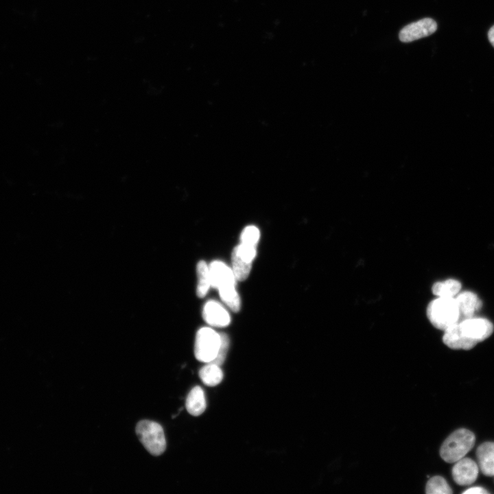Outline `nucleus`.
I'll return each mask as SVG.
<instances>
[{"instance_id": "6ab92c4d", "label": "nucleus", "mask_w": 494, "mask_h": 494, "mask_svg": "<svg viewBox=\"0 0 494 494\" xmlns=\"http://www.w3.org/2000/svg\"><path fill=\"white\" fill-rule=\"evenodd\" d=\"M260 237V232L255 226H248L241 234V243L257 246Z\"/></svg>"}, {"instance_id": "dca6fc26", "label": "nucleus", "mask_w": 494, "mask_h": 494, "mask_svg": "<svg viewBox=\"0 0 494 494\" xmlns=\"http://www.w3.org/2000/svg\"><path fill=\"white\" fill-rule=\"evenodd\" d=\"M198 282L196 293L198 297L203 298L211 287L209 266L204 261H200L197 264Z\"/></svg>"}, {"instance_id": "5701e85b", "label": "nucleus", "mask_w": 494, "mask_h": 494, "mask_svg": "<svg viewBox=\"0 0 494 494\" xmlns=\"http://www.w3.org/2000/svg\"><path fill=\"white\" fill-rule=\"evenodd\" d=\"M488 38L491 45L494 47V25L489 30L488 32Z\"/></svg>"}, {"instance_id": "1a4fd4ad", "label": "nucleus", "mask_w": 494, "mask_h": 494, "mask_svg": "<svg viewBox=\"0 0 494 494\" xmlns=\"http://www.w3.org/2000/svg\"><path fill=\"white\" fill-rule=\"evenodd\" d=\"M204 320L210 325L224 327L231 322L228 312L222 305L215 301H209L202 311Z\"/></svg>"}, {"instance_id": "f03ea898", "label": "nucleus", "mask_w": 494, "mask_h": 494, "mask_svg": "<svg viewBox=\"0 0 494 494\" xmlns=\"http://www.w3.org/2000/svg\"><path fill=\"white\" fill-rule=\"evenodd\" d=\"M475 435L467 429H458L451 433L443 443L440 457L447 462H456L471 449L475 444Z\"/></svg>"}, {"instance_id": "2eb2a0df", "label": "nucleus", "mask_w": 494, "mask_h": 494, "mask_svg": "<svg viewBox=\"0 0 494 494\" xmlns=\"http://www.w3.org/2000/svg\"><path fill=\"white\" fill-rule=\"evenodd\" d=\"M461 283L456 279H447L435 283L432 287V293L438 297H454L461 289Z\"/></svg>"}, {"instance_id": "9b49d317", "label": "nucleus", "mask_w": 494, "mask_h": 494, "mask_svg": "<svg viewBox=\"0 0 494 494\" xmlns=\"http://www.w3.org/2000/svg\"><path fill=\"white\" fill-rule=\"evenodd\" d=\"M460 315L465 318L473 317L482 305V301L473 292L465 291L458 294L455 298Z\"/></svg>"}, {"instance_id": "7ed1b4c3", "label": "nucleus", "mask_w": 494, "mask_h": 494, "mask_svg": "<svg viewBox=\"0 0 494 494\" xmlns=\"http://www.w3.org/2000/svg\"><path fill=\"white\" fill-rule=\"evenodd\" d=\"M136 434L146 450L153 456H160L166 449L163 427L156 422L143 420L136 426Z\"/></svg>"}, {"instance_id": "f257e3e1", "label": "nucleus", "mask_w": 494, "mask_h": 494, "mask_svg": "<svg viewBox=\"0 0 494 494\" xmlns=\"http://www.w3.org/2000/svg\"><path fill=\"white\" fill-rule=\"evenodd\" d=\"M427 316L434 327L443 331L456 324L460 316L454 297H438L432 301L427 307Z\"/></svg>"}, {"instance_id": "412c9836", "label": "nucleus", "mask_w": 494, "mask_h": 494, "mask_svg": "<svg viewBox=\"0 0 494 494\" xmlns=\"http://www.w3.org/2000/svg\"><path fill=\"white\" fill-rule=\"evenodd\" d=\"M220 337L221 344L218 353L215 360L211 362L212 363L216 364L219 366H221L224 363L229 347V338L227 335L222 333H220Z\"/></svg>"}, {"instance_id": "39448f33", "label": "nucleus", "mask_w": 494, "mask_h": 494, "mask_svg": "<svg viewBox=\"0 0 494 494\" xmlns=\"http://www.w3.org/2000/svg\"><path fill=\"white\" fill-rule=\"evenodd\" d=\"M458 326L467 338L476 343L488 338L494 330L493 323L483 318H467L458 322Z\"/></svg>"}, {"instance_id": "aec40b11", "label": "nucleus", "mask_w": 494, "mask_h": 494, "mask_svg": "<svg viewBox=\"0 0 494 494\" xmlns=\"http://www.w3.org/2000/svg\"><path fill=\"white\" fill-rule=\"evenodd\" d=\"M238 255L244 261L252 263L257 255V246L241 243L234 248Z\"/></svg>"}, {"instance_id": "0eeeda50", "label": "nucleus", "mask_w": 494, "mask_h": 494, "mask_svg": "<svg viewBox=\"0 0 494 494\" xmlns=\"http://www.w3.org/2000/svg\"><path fill=\"white\" fill-rule=\"evenodd\" d=\"M211 287L219 290L236 287L233 270L221 261H213L209 265Z\"/></svg>"}, {"instance_id": "9d476101", "label": "nucleus", "mask_w": 494, "mask_h": 494, "mask_svg": "<svg viewBox=\"0 0 494 494\" xmlns=\"http://www.w3.org/2000/svg\"><path fill=\"white\" fill-rule=\"evenodd\" d=\"M443 341L452 349L469 350L478 343L467 338L460 331L458 322L444 331Z\"/></svg>"}, {"instance_id": "ddd939ff", "label": "nucleus", "mask_w": 494, "mask_h": 494, "mask_svg": "<svg viewBox=\"0 0 494 494\" xmlns=\"http://www.w3.org/2000/svg\"><path fill=\"white\" fill-rule=\"evenodd\" d=\"M187 411L192 416H198L206 410L207 402L204 392L200 386L193 387L189 392L186 401Z\"/></svg>"}, {"instance_id": "f3484780", "label": "nucleus", "mask_w": 494, "mask_h": 494, "mask_svg": "<svg viewBox=\"0 0 494 494\" xmlns=\"http://www.w3.org/2000/svg\"><path fill=\"white\" fill-rule=\"evenodd\" d=\"M232 270L237 281H244L249 275L252 263H248L242 259L237 253L235 249L231 255Z\"/></svg>"}, {"instance_id": "20e7f679", "label": "nucleus", "mask_w": 494, "mask_h": 494, "mask_svg": "<svg viewBox=\"0 0 494 494\" xmlns=\"http://www.w3.org/2000/svg\"><path fill=\"white\" fill-rule=\"evenodd\" d=\"M220 344V333L209 327L200 328L198 331L195 339L194 354L196 358L202 362H211L218 353Z\"/></svg>"}, {"instance_id": "6e6552de", "label": "nucleus", "mask_w": 494, "mask_h": 494, "mask_svg": "<svg viewBox=\"0 0 494 494\" xmlns=\"http://www.w3.org/2000/svg\"><path fill=\"white\" fill-rule=\"evenodd\" d=\"M478 470V466L474 460L464 457L456 462L452 468V476L458 484L469 485L477 479Z\"/></svg>"}, {"instance_id": "f8f14e48", "label": "nucleus", "mask_w": 494, "mask_h": 494, "mask_svg": "<svg viewBox=\"0 0 494 494\" xmlns=\"http://www.w3.org/2000/svg\"><path fill=\"white\" fill-rule=\"evenodd\" d=\"M476 457L481 471L487 476H494V442H485L476 450Z\"/></svg>"}, {"instance_id": "423d86ee", "label": "nucleus", "mask_w": 494, "mask_h": 494, "mask_svg": "<svg viewBox=\"0 0 494 494\" xmlns=\"http://www.w3.org/2000/svg\"><path fill=\"white\" fill-rule=\"evenodd\" d=\"M437 24L430 18H425L405 26L399 32V39L404 43L412 42L436 32Z\"/></svg>"}, {"instance_id": "4468645a", "label": "nucleus", "mask_w": 494, "mask_h": 494, "mask_svg": "<svg viewBox=\"0 0 494 494\" xmlns=\"http://www.w3.org/2000/svg\"><path fill=\"white\" fill-rule=\"evenodd\" d=\"M202 381L207 386H215L223 379V372L220 366L209 362L202 367L198 373Z\"/></svg>"}, {"instance_id": "4be33fe9", "label": "nucleus", "mask_w": 494, "mask_h": 494, "mask_svg": "<svg viewBox=\"0 0 494 494\" xmlns=\"http://www.w3.org/2000/svg\"><path fill=\"white\" fill-rule=\"evenodd\" d=\"M488 493L485 489L480 486H473L462 492L464 494H484Z\"/></svg>"}, {"instance_id": "a211bd4d", "label": "nucleus", "mask_w": 494, "mask_h": 494, "mask_svg": "<svg viewBox=\"0 0 494 494\" xmlns=\"http://www.w3.org/2000/svg\"><path fill=\"white\" fill-rule=\"evenodd\" d=\"M425 492L427 494H451L452 491L443 477L436 475L431 478L427 482Z\"/></svg>"}]
</instances>
